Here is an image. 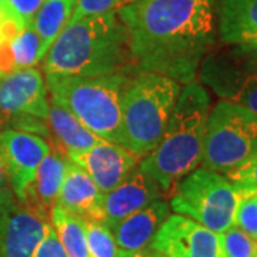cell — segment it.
<instances>
[{"instance_id": "cell-9", "label": "cell", "mask_w": 257, "mask_h": 257, "mask_svg": "<svg viewBox=\"0 0 257 257\" xmlns=\"http://www.w3.org/2000/svg\"><path fill=\"white\" fill-rule=\"evenodd\" d=\"M150 244L165 257H223L220 234L182 214L167 216Z\"/></svg>"}, {"instance_id": "cell-31", "label": "cell", "mask_w": 257, "mask_h": 257, "mask_svg": "<svg viewBox=\"0 0 257 257\" xmlns=\"http://www.w3.org/2000/svg\"><path fill=\"white\" fill-rule=\"evenodd\" d=\"M240 53L247 56L248 59H251L253 62L257 63V43H248V45H240V46H234Z\"/></svg>"}, {"instance_id": "cell-19", "label": "cell", "mask_w": 257, "mask_h": 257, "mask_svg": "<svg viewBox=\"0 0 257 257\" xmlns=\"http://www.w3.org/2000/svg\"><path fill=\"white\" fill-rule=\"evenodd\" d=\"M46 120L57 140L63 146L64 153H79L104 142L83 124L77 117L60 104L50 101Z\"/></svg>"}, {"instance_id": "cell-8", "label": "cell", "mask_w": 257, "mask_h": 257, "mask_svg": "<svg viewBox=\"0 0 257 257\" xmlns=\"http://www.w3.org/2000/svg\"><path fill=\"white\" fill-rule=\"evenodd\" d=\"M200 83L220 100L236 103L257 114V63L233 46L204 57L199 69Z\"/></svg>"}, {"instance_id": "cell-13", "label": "cell", "mask_w": 257, "mask_h": 257, "mask_svg": "<svg viewBox=\"0 0 257 257\" xmlns=\"http://www.w3.org/2000/svg\"><path fill=\"white\" fill-rule=\"evenodd\" d=\"M49 226L26 204L10 200L0 211V257H33Z\"/></svg>"}, {"instance_id": "cell-3", "label": "cell", "mask_w": 257, "mask_h": 257, "mask_svg": "<svg viewBox=\"0 0 257 257\" xmlns=\"http://www.w3.org/2000/svg\"><path fill=\"white\" fill-rule=\"evenodd\" d=\"M210 94L202 83L184 84L157 146L139 167L157 182L165 194L202 165Z\"/></svg>"}, {"instance_id": "cell-25", "label": "cell", "mask_w": 257, "mask_h": 257, "mask_svg": "<svg viewBox=\"0 0 257 257\" xmlns=\"http://www.w3.org/2000/svg\"><path fill=\"white\" fill-rule=\"evenodd\" d=\"M226 177L234 186L240 199L257 194V156L250 160L247 165L231 172Z\"/></svg>"}, {"instance_id": "cell-11", "label": "cell", "mask_w": 257, "mask_h": 257, "mask_svg": "<svg viewBox=\"0 0 257 257\" xmlns=\"http://www.w3.org/2000/svg\"><path fill=\"white\" fill-rule=\"evenodd\" d=\"M46 82L35 67L0 74V111L13 116L46 120L49 111Z\"/></svg>"}, {"instance_id": "cell-18", "label": "cell", "mask_w": 257, "mask_h": 257, "mask_svg": "<svg viewBox=\"0 0 257 257\" xmlns=\"http://www.w3.org/2000/svg\"><path fill=\"white\" fill-rule=\"evenodd\" d=\"M67 170V157L59 150H49L37 167L35 182L26 193L23 204L47 219L56 204ZM49 220V219H47Z\"/></svg>"}, {"instance_id": "cell-35", "label": "cell", "mask_w": 257, "mask_h": 257, "mask_svg": "<svg viewBox=\"0 0 257 257\" xmlns=\"http://www.w3.org/2000/svg\"><path fill=\"white\" fill-rule=\"evenodd\" d=\"M256 257H257V256H256Z\"/></svg>"}, {"instance_id": "cell-17", "label": "cell", "mask_w": 257, "mask_h": 257, "mask_svg": "<svg viewBox=\"0 0 257 257\" xmlns=\"http://www.w3.org/2000/svg\"><path fill=\"white\" fill-rule=\"evenodd\" d=\"M216 26L224 45L257 43V0L216 2Z\"/></svg>"}, {"instance_id": "cell-32", "label": "cell", "mask_w": 257, "mask_h": 257, "mask_svg": "<svg viewBox=\"0 0 257 257\" xmlns=\"http://www.w3.org/2000/svg\"><path fill=\"white\" fill-rule=\"evenodd\" d=\"M117 257H155V251L150 250H140V251H126V250H119Z\"/></svg>"}, {"instance_id": "cell-14", "label": "cell", "mask_w": 257, "mask_h": 257, "mask_svg": "<svg viewBox=\"0 0 257 257\" xmlns=\"http://www.w3.org/2000/svg\"><path fill=\"white\" fill-rule=\"evenodd\" d=\"M163 196L165 193L156 180L138 166L119 186L103 194V221L111 230L124 217L157 199H163Z\"/></svg>"}, {"instance_id": "cell-22", "label": "cell", "mask_w": 257, "mask_h": 257, "mask_svg": "<svg viewBox=\"0 0 257 257\" xmlns=\"http://www.w3.org/2000/svg\"><path fill=\"white\" fill-rule=\"evenodd\" d=\"M9 45L16 70L35 67L37 63H40V39L32 23L25 26L18 36L10 40Z\"/></svg>"}, {"instance_id": "cell-16", "label": "cell", "mask_w": 257, "mask_h": 257, "mask_svg": "<svg viewBox=\"0 0 257 257\" xmlns=\"http://www.w3.org/2000/svg\"><path fill=\"white\" fill-rule=\"evenodd\" d=\"M169 207L170 206L165 199H157L142 210L135 211L119 221L111 229L117 247L126 251L145 250L169 216Z\"/></svg>"}, {"instance_id": "cell-4", "label": "cell", "mask_w": 257, "mask_h": 257, "mask_svg": "<svg viewBox=\"0 0 257 257\" xmlns=\"http://www.w3.org/2000/svg\"><path fill=\"white\" fill-rule=\"evenodd\" d=\"M130 74H47L46 87L50 93V101L70 111L96 136L126 147L123 136L121 99Z\"/></svg>"}, {"instance_id": "cell-24", "label": "cell", "mask_w": 257, "mask_h": 257, "mask_svg": "<svg viewBox=\"0 0 257 257\" xmlns=\"http://www.w3.org/2000/svg\"><path fill=\"white\" fill-rule=\"evenodd\" d=\"M223 257H256L257 241L236 224L220 233Z\"/></svg>"}, {"instance_id": "cell-29", "label": "cell", "mask_w": 257, "mask_h": 257, "mask_svg": "<svg viewBox=\"0 0 257 257\" xmlns=\"http://www.w3.org/2000/svg\"><path fill=\"white\" fill-rule=\"evenodd\" d=\"M33 257H67L60 241L57 239V236H56V231L52 227V224L49 226L45 237L40 241V244L37 246Z\"/></svg>"}, {"instance_id": "cell-33", "label": "cell", "mask_w": 257, "mask_h": 257, "mask_svg": "<svg viewBox=\"0 0 257 257\" xmlns=\"http://www.w3.org/2000/svg\"><path fill=\"white\" fill-rule=\"evenodd\" d=\"M3 5H5V0H0V12L3 10Z\"/></svg>"}, {"instance_id": "cell-30", "label": "cell", "mask_w": 257, "mask_h": 257, "mask_svg": "<svg viewBox=\"0 0 257 257\" xmlns=\"http://www.w3.org/2000/svg\"><path fill=\"white\" fill-rule=\"evenodd\" d=\"M8 175H6V169L5 163L0 156V211L5 209V206L12 200V193L8 189Z\"/></svg>"}, {"instance_id": "cell-12", "label": "cell", "mask_w": 257, "mask_h": 257, "mask_svg": "<svg viewBox=\"0 0 257 257\" xmlns=\"http://www.w3.org/2000/svg\"><path fill=\"white\" fill-rule=\"evenodd\" d=\"M66 157L82 167L103 194L119 186L142 160L132 150L106 140L89 150L67 153Z\"/></svg>"}, {"instance_id": "cell-27", "label": "cell", "mask_w": 257, "mask_h": 257, "mask_svg": "<svg viewBox=\"0 0 257 257\" xmlns=\"http://www.w3.org/2000/svg\"><path fill=\"white\" fill-rule=\"evenodd\" d=\"M234 224L257 241V194L240 199Z\"/></svg>"}, {"instance_id": "cell-26", "label": "cell", "mask_w": 257, "mask_h": 257, "mask_svg": "<svg viewBox=\"0 0 257 257\" xmlns=\"http://www.w3.org/2000/svg\"><path fill=\"white\" fill-rule=\"evenodd\" d=\"M130 0H77L70 22H76L89 16H100L117 10Z\"/></svg>"}, {"instance_id": "cell-34", "label": "cell", "mask_w": 257, "mask_h": 257, "mask_svg": "<svg viewBox=\"0 0 257 257\" xmlns=\"http://www.w3.org/2000/svg\"><path fill=\"white\" fill-rule=\"evenodd\" d=\"M155 257H165V256H162V254H159V253H156V251H155Z\"/></svg>"}, {"instance_id": "cell-1", "label": "cell", "mask_w": 257, "mask_h": 257, "mask_svg": "<svg viewBox=\"0 0 257 257\" xmlns=\"http://www.w3.org/2000/svg\"><path fill=\"white\" fill-rule=\"evenodd\" d=\"M135 72L196 80L216 43V0H130L117 10Z\"/></svg>"}, {"instance_id": "cell-20", "label": "cell", "mask_w": 257, "mask_h": 257, "mask_svg": "<svg viewBox=\"0 0 257 257\" xmlns=\"http://www.w3.org/2000/svg\"><path fill=\"white\" fill-rule=\"evenodd\" d=\"M77 0H45L33 18V28L40 39V59L46 56L56 37L62 33L73 15Z\"/></svg>"}, {"instance_id": "cell-5", "label": "cell", "mask_w": 257, "mask_h": 257, "mask_svg": "<svg viewBox=\"0 0 257 257\" xmlns=\"http://www.w3.org/2000/svg\"><path fill=\"white\" fill-rule=\"evenodd\" d=\"M182 84L155 73L130 74L121 99L124 145L140 159L162 139Z\"/></svg>"}, {"instance_id": "cell-7", "label": "cell", "mask_w": 257, "mask_h": 257, "mask_svg": "<svg viewBox=\"0 0 257 257\" xmlns=\"http://www.w3.org/2000/svg\"><path fill=\"white\" fill-rule=\"evenodd\" d=\"M240 196L224 175L197 167L176 184L170 209L216 233L234 224Z\"/></svg>"}, {"instance_id": "cell-10", "label": "cell", "mask_w": 257, "mask_h": 257, "mask_svg": "<svg viewBox=\"0 0 257 257\" xmlns=\"http://www.w3.org/2000/svg\"><path fill=\"white\" fill-rule=\"evenodd\" d=\"M50 146L39 135L28 130H5L0 133V156L5 163L10 189L22 203L35 182L37 167Z\"/></svg>"}, {"instance_id": "cell-15", "label": "cell", "mask_w": 257, "mask_h": 257, "mask_svg": "<svg viewBox=\"0 0 257 257\" xmlns=\"http://www.w3.org/2000/svg\"><path fill=\"white\" fill-rule=\"evenodd\" d=\"M103 193L82 167L67 159V170L56 204L82 219L103 221Z\"/></svg>"}, {"instance_id": "cell-28", "label": "cell", "mask_w": 257, "mask_h": 257, "mask_svg": "<svg viewBox=\"0 0 257 257\" xmlns=\"http://www.w3.org/2000/svg\"><path fill=\"white\" fill-rule=\"evenodd\" d=\"M45 0H5L3 10L23 26H28L33 22L35 15Z\"/></svg>"}, {"instance_id": "cell-6", "label": "cell", "mask_w": 257, "mask_h": 257, "mask_svg": "<svg viewBox=\"0 0 257 257\" xmlns=\"http://www.w3.org/2000/svg\"><path fill=\"white\" fill-rule=\"evenodd\" d=\"M256 156V113L236 103L217 101L209 113L200 166L227 176Z\"/></svg>"}, {"instance_id": "cell-21", "label": "cell", "mask_w": 257, "mask_h": 257, "mask_svg": "<svg viewBox=\"0 0 257 257\" xmlns=\"http://www.w3.org/2000/svg\"><path fill=\"white\" fill-rule=\"evenodd\" d=\"M52 227L67 257H92L87 243L86 226L82 217L55 204L50 211Z\"/></svg>"}, {"instance_id": "cell-23", "label": "cell", "mask_w": 257, "mask_h": 257, "mask_svg": "<svg viewBox=\"0 0 257 257\" xmlns=\"http://www.w3.org/2000/svg\"><path fill=\"white\" fill-rule=\"evenodd\" d=\"M92 257H117L119 250L109 226L101 220L83 219Z\"/></svg>"}, {"instance_id": "cell-2", "label": "cell", "mask_w": 257, "mask_h": 257, "mask_svg": "<svg viewBox=\"0 0 257 257\" xmlns=\"http://www.w3.org/2000/svg\"><path fill=\"white\" fill-rule=\"evenodd\" d=\"M130 69L127 33L117 12L69 22L43 60L46 76H106Z\"/></svg>"}]
</instances>
